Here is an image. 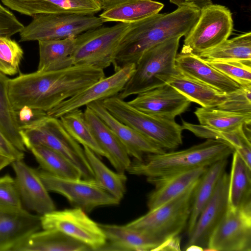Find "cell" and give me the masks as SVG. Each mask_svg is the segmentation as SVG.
I'll return each mask as SVG.
<instances>
[{
	"mask_svg": "<svg viewBox=\"0 0 251 251\" xmlns=\"http://www.w3.org/2000/svg\"><path fill=\"white\" fill-rule=\"evenodd\" d=\"M104 77V70L86 65H73L53 71H36L9 79L8 95L16 112L26 107L47 113Z\"/></svg>",
	"mask_w": 251,
	"mask_h": 251,
	"instance_id": "6da1fadb",
	"label": "cell"
},
{
	"mask_svg": "<svg viewBox=\"0 0 251 251\" xmlns=\"http://www.w3.org/2000/svg\"><path fill=\"white\" fill-rule=\"evenodd\" d=\"M200 10L181 6L168 13H159L131 23L122 39L112 65L114 71L136 64L150 48L175 37L185 36L197 22Z\"/></svg>",
	"mask_w": 251,
	"mask_h": 251,
	"instance_id": "7a4b0ae2",
	"label": "cell"
},
{
	"mask_svg": "<svg viewBox=\"0 0 251 251\" xmlns=\"http://www.w3.org/2000/svg\"><path fill=\"white\" fill-rule=\"evenodd\" d=\"M233 149L226 142L208 139L188 149L170 152L148 154L133 159L127 169L131 175L144 176L155 185L174 176L201 167H208L227 158Z\"/></svg>",
	"mask_w": 251,
	"mask_h": 251,
	"instance_id": "3957f363",
	"label": "cell"
},
{
	"mask_svg": "<svg viewBox=\"0 0 251 251\" xmlns=\"http://www.w3.org/2000/svg\"><path fill=\"white\" fill-rule=\"evenodd\" d=\"M20 129L26 149L35 145L49 148L75 166L82 178L94 179L83 148L69 134L59 118L46 114L21 125Z\"/></svg>",
	"mask_w": 251,
	"mask_h": 251,
	"instance_id": "277c9868",
	"label": "cell"
},
{
	"mask_svg": "<svg viewBox=\"0 0 251 251\" xmlns=\"http://www.w3.org/2000/svg\"><path fill=\"white\" fill-rule=\"evenodd\" d=\"M181 37H175L146 51L136 64L135 72L117 95L125 100L165 84L176 71V58Z\"/></svg>",
	"mask_w": 251,
	"mask_h": 251,
	"instance_id": "5b68a950",
	"label": "cell"
},
{
	"mask_svg": "<svg viewBox=\"0 0 251 251\" xmlns=\"http://www.w3.org/2000/svg\"><path fill=\"white\" fill-rule=\"evenodd\" d=\"M102 101L116 119L131 127L166 150H174L182 144L181 125L170 120L144 113L117 96Z\"/></svg>",
	"mask_w": 251,
	"mask_h": 251,
	"instance_id": "8992f818",
	"label": "cell"
},
{
	"mask_svg": "<svg viewBox=\"0 0 251 251\" xmlns=\"http://www.w3.org/2000/svg\"><path fill=\"white\" fill-rule=\"evenodd\" d=\"M198 181L181 195L149 210L146 214L125 226L148 235L160 245L167 239L178 236L188 223Z\"/></svg>",
	"mask_w": 251,
	"mask_h": 251,
	"instance_id": "52a82bcc",
	"label": "cell"
},
{
	"mask_svg": "<svg viewBox=\"0 0 251 251\" xmlns=\"http://www.w3.org/2000/svg\"><path fill=\"white\" fill-rule=\"evenodd\" d=\"M130 24L120 23L111 26H100L76 36L72 54L73 64L90 65L103 70L111 66Z\"/></svg>",
	"mask_w": 251,
	"mask_h": 251,
	"instance_id": "ba28073f",
	"label": "cell"
},
{
	"mask_svg": "<svg viewBox=\"0 0 251 251\" xmlns=\"http://www.w3.org/2000/svg\"><path fill=\"white\" fill-rule=\"evenodd\" d=\"M100 16L76 13L41 14L20 31V42L62 39L76 37L89 30L101 26Z\"/></svg>",
	"mask_w": 251,
	"mask_h": 251,
	"instance_id": "9c48e42d",
	"label": "cell"
},
{
	"mask_svg": "<svg viewBox=\"0 0 251 251\" xmlns=\"http://www.w3.org/2000/svg\"><path fill=\"white\" fill-rule=\"evenodd\" d=\"M233 27L232 14L227 7L207 5L200 10L198 19L185 36L181 52L199 56L227 39Z\"/></svg>",
	"mask_w": 251,
	"mask_h": 251,
	"instance_id": "30bf717a",
	"label": "cell"
},
{
	"mask_svg": "<svg viewBox=\"0 0 251 251\" xmlns=\"http://www.w3.org/2000/svg\"><path fill=\"white\" fill-rule=\"evenodd\" d=\"M36 170L48 191L63 196L72 206L86 213L99 206L115 205L120 202L94 179L61 177L42 169Z\"/></svg>",
	"mask_w": 251,
	"mask_h": 251,
	"instance_id": "8fae6325",
	"label": "cell"
},
{
	"mask_svg": "<svg viewBox=\"0 0 251 251\" xmlns=\"http://www.w3.org/2000/svg\"><path fill=\"white\" fill-rule=\"evenodd\" d=\"M40 219L43 229L58 230L85 244L91 250L100 251L106 243L105 235L99 224L80 208L54 210L41 215Z\"/></svg>",
	"mask_w": 251,
	"mask_h": 251,
	"instance_id": "7c38bea8",
	"label": "cell"
},
{
	"mask_svg": "<svg viewBox=\"0 0 251 251\" xmlns=\"http://www.w3.org/2000/svg\"><path fill=\"white\" fill-rule=\"evenodd\" d=\"M205 251H251V206L227 210Z\"/></svg>",
	"mask_w": 251,
	"mask_h": 251,
	"instance_id": "4fadbf2b",
	"label": "cell"
},
{
	"mask_svg": "<svg viewBox=\"0 0 251 251\" xmlns=\"http://www.w3.org/2000/svg\"><path fill=\"white\" fill-rule=\"evenodd\" d=\"M136 64L125 65L108 76L97 81L47 112L50 116L59 118L71 111L86 106L90 103L117 96L135 72Z\"/></svg>",
	"mask_w": 251,
	"mask_h": 251,
	"instance_id": "5bb4252c",
	"label": "cell"
},
{
	"mask_svg": "<svg viewBox=\"0 0 251 251\" xmlns=\"http://www.w3.org/2000/svg\"><path fill=\"white\" fill-rule=\"evenodd\" d=\"M229 175L225 172L219 179L215 191L202 210L195 226L188 235L186 247L196 245L205 251L213 232L228 208Z\"/></svg>",
	"mask_w": 251,
	"mask_h": 251,
	"instance_id": "9a60e30c",
	"label": "cell"
},
{
	"mask_svg": "<svg viewBox=\"0 0 251 251\" xmlns=\"http://www.w3.org/2000/svg\"><path fill=\"white\" fill-rule=\"evenodd\" d=\"M127 102L147 114L170 120L184 113L191 101L169 84L140 93Z\"/></svg>",
	"mask_w": 251,
	"mask_h": 251,
	"instance_id": "2e32d148",
	"label": "cell"
},
{
	"mask_svg": "<svg viewBox=\"0 0 251 251\" xmlns=\"http://www.w3.org/2000/svg\"><path fill=\"white\" fill-rule=\"evenodd\" d=\"M11 165L22 202L25 206L41 215L54 210V202L36 169L27 165L23 159L15 160Z\"/></svg>",
	"mask_w": 251,
	"mask_h": 251,
	"instance_id": "e0dca14e",
	"label": "cell"
},
{
	"mask_svg": "<svg viewBox=\"0 0 251 251\" xmlns=\"http://www.w3.org/2000/svg\"><path fill=\"white\" fill-rule=\"evenodd\" d=\"M87 106L115 133L130 157L140 159L146 154L166 152V150L151 139L113 117L103 106L101 100L93 101Z\"/></svg>",
	"mask_w": 251,
	"mask_h": 251,
	"instance_id": "ac0fdd59",
	"label": "cell"
},
{
	"mask_svg": "<svg viewBox=\"0 0 251 251\" xmlns=\"http://www.w3.org/2000/svg\"><path fill=\"white\" fill-rule=\"evenodd\" d=\"M8 8L32 16L41 14L95 15L101 10L94 0H0Z\"/></svg>",
	"mask_w": 251,
	"mask_h": 251,
	"instance_id": "d6986e66",
	"label": "cell"
},
{
	"mask_svg": "<svg viewBox=\"0 0 251 251\" xmlns=\"http://www.w3.org/2000/svg\"><path fill=\"white\" fill-rule=\"evenodd\" d=\"M87 124L105 156L117 172L125 174L131 160L125 147L110 128L88 106L84 111Z\"/></svg>",
	"mask_w": 251,
	"mask_h": 251,
	"instance_id": "ffe728a7",
	"label": "cell"
},
{
	"mask_svg": "<svg viewBox=\"0 0 251 251\" xmlns=\"http://www.w3.org/2000/svg\"><path fill=\"white\" fill-rule=\"evenodd\" d=\"M176 70L196 78L225 94L241 87L238 83L208 64L199 56L180 52L176 58Z\"/></svg>",
	"mask_w": 251,
	"mask_h": 251,
	"instance_id": "44dd1931",
	"label": "cell"
},
{
	"mask_svg": "<svg viewBox=\"0 0 251 251\" xmlns=\"http://www.w3.org/2000/svg\"><path fill=\"white\" fill-rule=\"evenodd\" d=\"M42 228L40 216L25 209L0 211V251H12L23 241Z\"/></svg>",
	"mask_w": 251,
	"mask_h": 251,
	"instance_id": "7402d4cb",
	"label": "cell"
},
{
	"mask_svg": "<svg viewBox=\"0 0 251 251\" xmlns=\"http://www.w3.org/2000/svg\"><path fill=\"white\" fill-rule=\"evenodd\" d=\"M99 224L106 239L100 251H156L160 245L148 235L125 225Z\"/></svg>",
	"mask_w": 251,
	"mask_h": 251,
	"instance_id": "603a6c76",
	"label": "cell"
},
{
	"mask_svg": "<svg viewBox=\"0 0 251 251\" xmlns=\"http://www.w3.org/2000/svg\"><path fill=\"white\" fill-rule=\"evenodd\" d=\"M165 84L173 87L191 102L202 107H216L226 98V94L176 70L166 79Z\"/></svg>",
	"mask_w": 251,
	"mask_h": 251,
	"instance_id": "cb8c5ba5",
	"label": "cell"
},
{
	"mask_svg": "<svg viewBox=\"0 0 251 251\" xmlns=\"http://www.w3.org/2000/svg\"><path fill=\"white\" fill-rule=\"evenodd\" d=\"M82 243L54 229H44L30 234L13 251H86Z\"/></svg>",
	"mask_w": 251,
	"mask_h": 251,
	"instance_id": "d4e9b609",
	"label": "cell"
},
{
	"mask_svg": "<svg viewBox=\"0 0 251 251\" xmlns=\"http://www.w3.org/2000/svg\"><path fill=\"white\" fill-rule=\"evenodd\" d=\"M75 37L38 41L39 60L37 71L61 70L73 65L72 54Z\"/></svg>",
	"mask_w": 251,
	"mask_h": 251,
	"instance_id": "484cf974",
	"label": "cell"
},
{
	"mask_svg": "<svg viewBox=\"0 0 251 251\" xmlns=\"http://www.w3.org/2000/svg\"><path fill=\"white\" fill-rule=\"evenodd\" d=\"M207 168L201 167L179 174L154 185L155 189L148 196L149 209L156 208L182 194L199 180Z\"/></svg>",
	"mask_w": 251,
	"mask_h": 251,
	"instance_id": "4316f807",
	"label": "cell"
},
{
	"mask_svg": "<svg viewBox=\"0 0 251 251\" xmlns=\"http://www.w3.org/2000/svg\"><path fill=\"white\" fill-rule=\"evenodd\" d=\"M251 206V168L235 151L229 175L228 207L236 209Z\"/></svg>",
	"mask_w": 251,
	"mask_h": 251,
	"instance_id": "83f0119b",
	"label": "cell"
},
{
	"mask_svg": "<svg viewBox=\"0 0 251 251\" xmlns=\"http://www.w3.org/2000/svg\"><path fill=\"white\" fill-rule=\"evenodd\" d=\"M227 159L209 166L199 180L195 189L191 213L188 221V235L193 229L202 210L211 198L217 183L225 172Z\"/></svg>",
	"mask_w": 251,
	"mask_h": 251,
	"instance_id": "f1b7e54d",
	"label": "cell"
},
{
	"mask_svg": "<svg viewBox=\"0 0 251 251\" xmlns=\"http://www.w3.org/2000/svg\"><path fill=\"white\" fill-rule=\"evenodd\" d=\"M183 129L193 133L196 136L203 138L217 139L228 144L246 164L251 168V136L244 130V126L230 131H220L201 125L191 124L182 121Z\"/></svg>",
	"mask_w": 251,
	"mask_h": 251,
	"instance_id": "f546056e",
	"label": "cell"
},
{
	"mask_svg": "<svg viewBox=\"0 0 251 251\" xmlns=\"http://www.w3.org/2000/svg\"><path fill=\"white\" fill-rule=\"evenodd\" d=\"M163 7L162 3L152 0H133L103 10L99 16L104 23H132L158 13Z\"/></svg>",
	"mask_w": 251,
	"mask_h": 251,
	"instance_id": "4dcf8cb0",
	"label": "cell"
},
{
	"mask_svg": "<svg viewBox=\"0 0 251 251\" xmlns=\"http://www.w3.org/2000/svg\"><path fill=\"white\" fill-rule=\"evenodd\" d=\"M9 79L0 72V129L16 148L24 152L26 149L21 134V124L9 97Z\"/></svg>",
	"mask_w": 251,
	"mask_h": 251,
	"instance_id": "1f68e13d",
	"label": "cell"
},
{
	"mask_svg": "<svg viewBox=\"0 0 251 251\" xmlns=\"http://www.w3.org/2000/svg\"><path fill=\"white\" fill-rule=\"evenodd\" d=\"M83 148L94 174L95 181L101 187L121 201L126 192L127 177L125 174L114 172L91 150L85 146Z\"/></svg>",
	"mask_w": 251,
	"mask_h": 251,
	"instance_id": "d6a6232c",
	"label": "cell"
},
{
	"mask_svg": "<svg viewBox=\"0 0 251 251\" xmlns=\"http://www.w3.org/2000/svg\"><path fill=\"white\" fill-rule=\"evenodd\" d=\"M199 56L209 61L251 62V32L227 39L217 47L201 53Z\"/></svg>",
	"mask_w": 251,
	"mask_h": 251,
	"instance_id": "836d02e7",
	"label": "cell"
},
{
	"mask_svg": "<svg viewBox=\"0 0 251 251\" xmlns=\"http://www.w3.org/2000/svg\"><path fill=\"white\" fill-rule=\"evenodd\" d=\"M200 125L220 131H230L251 125V113H237L215 107H198L194 112Z\"/></svg>",
	"mask_w": 251,
	"mask_h": 251,
	"instance_id": "e575fe53",
	"label": "cell"
},
{
	"mask_svg": "<svg viewBox=\"0 0 251 251\" xmlns=\"http://www.w3.org/2000/svg\"><path fill=\"white\" fill-rule=\"evenodd\" d=\"M41 169L53 175L66 178H82L80 171L55 151L40 145L29 148Z\"/></svg>",
	"mask_w": 251,
	"mask_h": 251,
	"instance_id": "d590c367",
	"label": "cell"
},
{
	"mask_svg": "<svg viewBox=\"0 0 251 251\" xmlns=\"http://www.w3.org/2000/svg\"><path fill=\"white\" fill-rule=\"evenodd\" d=\"M59 119L69 134L80 145L88 147L100 158L105 156L87 125L81 109L71 111Z\"/></svg>",
	"mask_w": 251,
	"mask_h": 251,
	"instance_id": "8d00e7d4",
	"label": "cell"
},
{
	"mask_svg": "<svg viewBox=\"0 0 251 251\" xmlns=\"http://www.w3.org/2000/svg\"><path fill=\"white\" fill-rule=\"evenodd\" d=\"M24 51L15 40L0 36V72L6 75L17 74L23 59Z\"/></svg>",
	"mask_w": 251,
	"mask_h": 251,
	"instance_id": "74e56055",
	"label": "cell"
},
{
	"mask_svg": "<svg viewBox=\"0 0 251 251\" xmlns=\"http://www.w3.org/2000/svg\"><path fill=\"white\" fill-rule=\"evenodd\" d=\"M204 60L241 86L251 85V62Z\"/></svg>",
	"mask_w": 251,
	"mask_h": 251,
	"instance_id": "f35d334b",
	"label": "cell"
},
{
	"mask_svg": "<svg viewBox=\"0 0 251 251\" xmlns=\"http://www.w3.org/2000/svg\"><path fill=\"white\" fill-rule=\"evenodd\" d=\"M15 179L9 175L0 177V211L17 212L24 209Z\"/></svg>",
	"mask_w": 251,
	"mask_h": 251,
	"instance_id": "ab89813d",
	"label": "cell"
},
{
	"mask_svg": "<svg viewBox=\"0 0 251 251\" xmlns=\"http://www.w3.org/2000/svg\"><path fill=\"white\" fill-rule=\"evenodd\" d=\"M251 85L226 94L224 101L215 108L237 113H251Z\"/></svg>",
	"mask_w": 251,
	"mask_h": 251,
	"instance_id": "60d3db41",
	"label": "cell"
},
{
	"mask_svg": "<svg viewBox=\"0 0 251 251\" xmlns=\"http://www.w3.org/2000/svg\"><path fill=\"white\" fill-rule=\"evenodd\" d=\"M0 153L15 160L23 159L24 153L16 148L4 136L0 129Z\"/></svg>",
	"mask_w": 251,
	"mask_h": 251,
	"instance_id": "b9f144b4",
	"label": "cell"
},
{
	"mask_svg": "<svg viewBox=\"0 0 251 251\" xmlns=\"http://www.w3.org/2000/svg\"><path fill=\"white\" fill-rule=\"evenodd\" d=\"M170 1L178 7H190L200 10L212 4L211 0H170Z\"/></svg>",
	"mask_w": 251,
	"mask_h": 251,
	"instance_id": "7bdbcfd3",
	"label": "cell"
},
{
	"mask_svg": "<svg viewBox=\"0 0 251 251\" xmlns=\"http://www.w3.org/2000/svg\"><path fill=\"white\" fill-rule=\"evenodd\" d=\"M101 10H105L119 4L133 0H94Z\"/></svg>",
	"mask_w": 251,
	"mask_h": 251,
	"instance_id": "ee69618b",
	"label": "cell"
},
{
	"mask_svg": "<svg viewBox=\"0 0 251 251\" xmlns=\"http://www.w3.org/2000/svg\"><path fill=\"white\" fill-rule=\"evenodd\" d=\"M15 160V159L11 157L0 153V171L9 165H11Z\"/></svg>",
	"mask_w": 251,
	"mask_h": 251,
	"instance_id": "f6af8a7d",
	"label": "cell"
},
{
	"mask_svg": "<svg viewBox=\"0 0 251 251\" xmlns=\"http://www.w3.org/2000/svg\"><path fill=\"white\" fill-rule=\"evenodd\" d=\"M186 248L187 251H203L201 248L196 245H190Z\"/></svg>",
	"mask_w": 251,
	"mask_h": 251,
	"instance_id": "bcb514c9",
	"label": "cell"
}]
</instances>
